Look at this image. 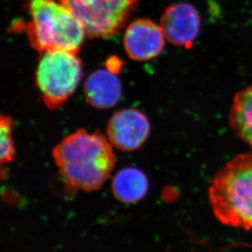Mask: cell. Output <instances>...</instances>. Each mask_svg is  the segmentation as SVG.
I'll use <instances>...</instances> for the list:
<instances>
[{
	"label": "cell",
	"mask_w": 252,
	"mask_h": 252,
	"mask_svg": "<svg viewBox=\"0 0 252 252\" xmlns=\"http://www.w3.org/2000/svg\"><path fill=\"white\" fill-rule=\"evenodd\" d=\"M31 22L27 33L38 53H79L86 33L76 17L57 0H28Z\"/></svg>",
	"instance_id": "obj_3"
},
{
	"label": "cell",
	"mask_w": 252,
	"mask_h": 252,
	"mask_svg": "<svg viewBox=\"0 0 252 252\" xmlns=\"http://www.w3.org/2000/svg\"><path fill=\"white\" fill-rule=\"evenodd\" d=\"M84 91L86 100L93 107L108 110L121 99V82L111 70L99 69L88 77Z\"/></svg>",
	"instance_id": "obj_9"
},
{
	"label": "cell",
	"mask_w": 252,
	"mask_h": 252,
	"mask_svg": "<svg viewBox=\"0 0 252 252\" xmlns=\"http://www.w3.org/2000/svg\"><path fill=\"white\" fill-rule=\"evenodd\" d=\"M114 146L100 131L79 129L64 137L53 157L67 193L93 192L110 178L116 163Z\"/></svg>",
	"instance_id": "obj_1"
},
{
	"label": "cell",
	"mask_w": 252,
	"mask_h": 252,
	"mask_svg": "<svg viewBox=\"0 0 252 252\" xmlns=\"http://www.w3.org/2000/svg\"><path fill=\"white\" fill-rule=\"evenodd\" d=\"M210 204L222 224L252 228V153L238 155L216 175L209 187Z\"/></svg>",
	"instance_id": "obj_2"
},
{
	"label": "cell",
	"mask_w": 252,
	"mask_h": 252,
	"mask_svg": "<svg viewBox=\"0 0 252 252\" xmlns=\"http://www.w3.org/2000/svg\"><path fill=\"white\" fill-rule=\"evenodd\" d=\"M81 23L89 38H106L125 26L139 0H58Z\"/></svg>",
	"instance_id": "obj_5"
},
{
	"label": "cell",
	"mask_w": 252,
	"mask_h": 252,
	"mask_svg": "<svg viewBox=\"0 0 252 252\" xmlns=\"http://www.w3.org/2000/svg\"><path fill=\"white\" fill-rule=\"evenodd\" d=\"M150 130V123L145 114L136 109H126L113 115L108 123L106 134L114 148L132 152L145 144Z\"/></svg>",
	"instance_id": "obj_6"
},
{
	"label": "cell",
	"mask_w": 252,
	"mask_h": 252,
	"mask_svg": "<svg viewBox=\"0 0 252 252\" xmlns=\"http://www.w3.org/2000/svg\"><path fill=\"white\" fill-rule=\"evenodd\" d=\"M160 27L168 42L179 47L190 48L199 33L201 17L194 6L180 2L166 8Z\"/></svg>",
	"instance_id": "obj_7"
},
{
	"label": "cell",
	"mask_w": 252,
	"mask_h": 252,
	"mask_svg": "<svg viewBox=\"0 0 252 252\" xmlns=\"http://www.w3.org/2000/svg\"><path fill=\"white\" fill-rule=\"evenodd\" d=\"M149 190V180L140 169H122L113 177L112 192L119 202L133 204L140 202Z\"/></svg>",
	"instance_id": "obj_10"
},
{
	"label": "cell",
	"mask_w": 252,
	"mask_h": 252,
	"mask_svg": "<svg viewBox=\"0 0 252 252\" xmlns=\"http://www.w3.org/2000/svg\"><path fill=\"white\" fill-rule=\"evenodd\" d=\"M229 123L236 135L252 146V84L233 98Z\"/></svg>",
	"instance_id": "obj_11"
},
{
	"label": "cell",
	"mask_w": 252,
	"mask_h": 252,
	"mask_svg": "<svg viewBox=\"0 0 252 252\" xmlns=\"http://www.w3.org/2000/svg\"><path fill=\"white\" fill-rule=\"evenodd\" d=\"M165 39L160 26L150 20H136L126 28L124 48L131 59L147 61L162 53Z\"/></svg>",
	"instance_id": "obj_8"
},
{
	"label": "cell",
	"mask_w": 252,
	"mask_h": 252,
	"mask_svg": "<svg viewBox=\"0 0 252 252\" xmlns=\"http://www.w3.org/2000/svg\"><path fill=\"white\" fill-rule=\"evenodd\" d=\"M36 84L43 102L51 110L62 107L81 79L83 67L76 53L57 51L42 53Z\"/></svg>",
	"instance_id": "obj_4"
},
{
	"label": "cell",
	"mask_w": 252,
	"mask_h": 252,
	"mask_svg": "<svg viewBox=\"0 0 252 252\" xmlns=\"http://www.w3.org/2000/svg\"><path fill=\"white\" fill-rule=\"evenodd\" d=\"M13 123L11 117L2 115L0 119L1 136V164H8L14 159L16 155L14 140L12 136Z\"/></svg>",
	"instance_id": "obj_12"
}]
</instances>
